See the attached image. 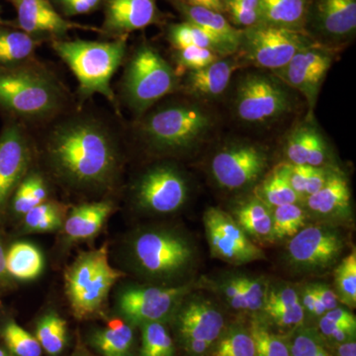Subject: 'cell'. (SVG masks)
<instances>
[{
    "label": "cell",
    "instance_id": "obj_1",
    "mask_svg": "<svg viewBox=\"0 0 356 356\" xmlns=\"http://www.w3.org/2000/svg\"><path fill=\"white\" fill-rule=\"evenodd\" d=\"M46 154L56 175L79 189L108 186L120 163L113 133L89 117H76L56 126L47 140Z\"/></svg>",
    "mask_w": 356,
    "mask_h": 356
},
{
    "label": "cell",
    "instance_id": "obj_2",
    "mask_svg": "<svg viewBox=\"0 0 356 356\" xmlns=\"http://www.w3.org/2000/svg\"><path fill=\"white\" fill-rule=\"evenodd\" d=\"M64 89L50 72L29 64L0 67V108L26 120L50 118L63 108Z\"/></svg>",
    "mask_w": 356,
    "mask_h": 356
},
{
    "label": "cell",
    "instance_id": "obj_3",
    "mask_svg": "<svg viewBox=\"0 0 356 356\" xmlns=\"http://www.w3.org/2000/svg\"><path fill=\"white\" fill-rule=\"evenodd\" d=\"M53 48L76 76L81 96L98 93L116 104L110 81L125 57L126 36L111 42L56 41Z\"/></svg>",
    "mask_w": 356,
    "mask_h": 356
},
{
    "label": "cell",
    "instance_id": "obj_4",
    "mask_svg": "<svg viewBox=\"0 0 356 356\" xmlns=\"http://www.w3.org/2000/svg\"><path fill=\"white\" fill-rule=\"evenodd\" d=\"M213 118L193 103H172L149 112L140 124L142 139L159 153H181L197 146L210 133Z\"/></svg>",
    "mask_w": 356,
    "mask_h": 356
},
{
    "label": "cell",
    "instance_id": "obj_5",
    "mask_svg": "<svg viewBox=\"0 0 356 356\" xmlns=\"http://www.w3.org/2000/svg\"><path fill=\"white\" fill-rule=\"evenodd\" d=\"M122 276L124 273L110 264L106 245L81 252L65 274V295L74 317L86 320L100 313Z\"/></svg>",
    "mask_w": 356,
    "mask_h": 356
},
{
    "label": "cell",
    "instance_id": "obj_6",
    "mask_svg": "<svg viewBox=\"0 0 356 356\" xmlns=\"http://www.w3.org/2000/svg\"><path fill=\"white\" fill-rule=\"evenodd\" d=\"M177 88V72L156 49L145 44L136 50L122 83L124 98L134 112L144 114Z\"/></svg>",
    "mask_w": 356,
    "mask_h": 356
},
{
    "label": "cell",
    "instance_id": "obj_7",
    "mask_svg": "<svg viewBox=\"0 0 356 356\" xmlns=\"http://www.w3.org/2000/svg\"><path fill=\"white\" fill-rule=\"evenodd\" d=\"M193 254L184 236L168 229L140 232L131 243L136 266L154 278H170L182 273L191 264Z\"/></svg>",
    "mask_w": 356,
    "mask_h": 356
},
{
    "label": "cell",
    "instance_id": "obj_8",
    "mask_svg": "<svg viewBox=\"0 0 356 356\" xmlns=\"http://www.w3.org/2000/svg\"><path fill=\"white\" fill-rule=\"evenodd\" d=\"M314 44L304 31L259 24L245 28L238 51L250 64L261 69L280 70L302 49Z\"/></svg>",
    "mask_w": 356,
    "mask_h": 356
},
{
    "label": "cell",
    "instance_id": "obj_9",
    "mask_svg": "<svg viewBox=\"0 0 356 356\" xmlns=\"http://www.w3.org/2000/svg\"><path fill=\"white\" fill-rule=\"evenodd\" d=\"M278 79L261 74L243 77L236 88V113L245 123L273 122L291 111L293 98Z\"/></svg>",
    "mask_w": 356,
    "mask_h": 356
},
{
    "label": "cell",
    "instance_id": "obj_10",
    "mask_svg": "<svg viewBox=\"0 0 356 356\" xmlns=\"http://www.w3.org/2000/svg\"><path fill=\"white\" fill-rule=\"evenodd\" d=\"M211 252L215 257L234 264L264 259V252L231 215L219 208H209L203 218Z\"/></svg>",
    "mask_w": 356,
    "mask_h": 356
},
{
    "label": "cell",
    "instance_id": "obj_11",
    "mask_svg": "<svg viewBox=\"0 0 356 356\" xmlns=\"http://www.w3.org/2000/svg\"><path fill=\"white\" fill-rule=\"evenodd\" d=\"M189 286H131L119 293L118 309L134 324L163 322L177 309Z\"/></svg>",
    "mask_w": 356,
    "mask_h": 356
},
{
    "label": "cell",
    "instance_id": "obj_12",
    "mask_svg": "<svg viewBox=\"0 0 356 356\" xmlns=\"http://www.w3.org/2000/svg\"><path fill=\"white\" fill-rule=\"evenodd\" d=\"M135 192L137 202L143 209L156 214H170L186 202L188 186L177 168L158 165L142 175Z\"/></svg>",
    "mask_w": 356,
    "mask_h": 356
},
{
    "label": "cell",
    "instance_id": "obj_13",
    "mask_svg": "<svg viewBox=\"0 0 356 356\" xmlns=\"http://www.w3.org/2000/svg\"><path fill=\"white\" fill-rule=\"evenodd\" d=\"M267 168V156L259 147L248 144H235L224 147L215 154L211 172L217 184L229 191L254 184Z\"/></svg>",
    "mask_w": 356,
    "mask_h": 356
},
{
    "label": "cell",
    "instance_id": "obj_14",
    "mask_svg": "<svg viewBox=\"0 0 356 356\" xmlns=\"http://www.w3.org/2000/svg\"><path fill=\"white\" fill-rule=\"evenodd\" d=\"M334 56L329 49L314 43L299 51L284 67L274 74L283 83L302 93L312 110L331 69Z\"/></svg>",
    "mask_w": 356,
    "mask_h": 356
},
{
    "label": "cell",
    "instance_id": "obj_15",
    "mask_svg": "<svg viewBox=\"0 0 356 356\" xmlns=\"http://www.w3.org/2000/svg\"><path fill=\"white\" fill-rule=\"evenodd\" d=\"M343 236L327 226H308L300 229L288 243L290 261L302 268H324L331 266L343 250Z\"/></svg>",
    "mask_w": 356,
    "mask_h": 356
},
{
    "label": "cell",
    "instance_id": "obj_16",
    "mask_svg": "<svg viewBox=\"0 0 356 356\" xmlns=\"http://www.w3.org/2000/svg\"><path fill=\"white\" fill-rule=\"evenodd\" d=\"M30 163L31 147L24 131L17 124L7 126L0 135V213L27 175Z\"/></svg>",
    "mask_w": 356,
    "mask_h": 356
},
{
    "label": "cell",
    "instance_id": "obj_17",
    "mask_svg": "<svg viewBox=\"0 0 356 356\" xmlns=\"http://www.w3.org/2000/svg\"><path fill=\"white\" fill-rule=\"evenodd\" d=\"M178 331L184 346L205 343L212 346L221 337L225 327L221 312L205 299H192L179 312Z\"/></svg>",
    "mask_w": 356,
    "mask_h": 356
},
{
    "label": "cell",
    "instance_id": "obj_18",
    "mask_svg": "<svg viewBox=\"0 0 356 356\" xmlns=\"http://www.w3.org/2000/svg\"><path fill=\"white\" fill-rule=\"evenodd\" d=\"M325 38L343 41L356 30V0H316L308 21Z\"/></svg>",
    "mask_w": 356,
    "mask_h": 356
},
{
    "label": "cell",
    "instance_id": "obj_19",
    "mask_svg": "<svg viewBox=\"0 0 356 356\" xmlns=\"http://www.w3.org/2000/svg\"><path fill=\"white\" fill-rule=\"evenodd\" d=\"M15 7L18 25L30 35L40 33L63 35L72 29H93L70 22L62 17L47 0H9Z\"/></svg>",
    "mask_w": 356,
    "mask_h": 356
},
{
    "label": "cell",
    "instance_id": "obj_20",
    "mask_svg": "<svg viewBox=\"0 0 356 356\" xmlns=\"http://www.w3.org/2000/svg\"><path fill=\"white\" fill-rule=\"evenodd\" d=\"M156 15L154 0H108L105 13V32L126 36V33L153 24Z\"/></svg>",
    "mask_w": 356,
    "mask_h": 356
},
{
    "label": "cell",
    "instance_id": "obj_21",
    "mask_svg": "<svg viewBox=\"0 0 356 356\" xmlns=\"http://www.w3.org/2000/svg\"><path fill=\"white\" fill-rule=\"evenodd\" d=\"M238 60L222 58L203 69L191 70L184 81L185 92L194 97L212 99L219 97L228 88Z\"/></svg>",
    "mask_w": 356,
    "mask_h": 356
},
{
    "label": "cell",
    "instance_id": "obj_22",
    "mask_svg": "<svg viewBox=\"0 0 356 356\" xmlns=\"http://www.w3.org/2000/svg\"><path fill=\"white\" fill-rule=\"evenodd\" d=\"M177 7L187 22L198 26L216 40L226 56L234 55L238 51L242 30L236 29L222 13L203 7L189 6L185 2H179Z\"/></svg>",
    "mask_w": 356,
    "mask_h": 356
},
{
    "label": "cell",
    "instance_id": "obj_23",
    "mask_svg": "<svg viewBox=\"0 0 356 356\" xmlns=\"http://www.w3.org/2000/svg\"><path fill=\"white\" fill-rule=\"evenodd\" d=\"M113 211L110 201L84 203L72 208L63 225L65 236L70 242L91 240L102 231Z\"/></svg>",
    "mask_w": 356,
    "mask_h": 356
},
{
    "label": "cell",
    "instance_id": "obj_24",
    "mask_svg": "<svg viewBox=\"0 0 356 356\" xmlns=\"http://www.w3.org/2000/svg\"><path fill=\"white\" fill-rule=\"evenodd\" d=\"M351 192L343 175L332 172L324 186L306 198L312 212L322 217H344L350 209Z\"/></svg>",
    "mask_w": 356,
    "mask_h": 356
},
{
    "label": "cell",
    "instance_id": "obj_25",
    "mask_svg": "<svg viewBox=\"0 0 356 356\" xmlns=\"http://www.w3.org/2000/svg\"><path fill=\"white\" fill-rule=\"evenodd\" d=\"M309 8V0H259L261 23L303 31Z\"/></svg>",
    "mask_w": 356,
    "mask_h": 356
},
{
    "label": "cell",
    "instance_id": "obj_26",
    "mask_svg": "<svg viewBox=\"0 0 356 356\" xmlns=\"http://www.w3.org/2000/svg\"><path fill=\"white\" fill-rule=\"evenodd\" d=\"M235 221L248 236L261 243L274 242L273 209L257 196L247 199L235 210Z\"/></svg>",
    "mask_w": 356,
    "mask_h": 356
},
{
    "label": "cell",
    "instance_id": "obj_27",
    "mask_svg": "<svg viewBox=\"0 0 356 356\" xmlns=\"http://www.w3.org/2000/svg\"><path fill=\"white\" fill-rule=\"evenodd\" d=\"M44 257L36 245L27 242L13 243L6 252L7 275L20 281L36 280L43 273Z\"/></svg>",
    "mask_w": 356,
    "mask_h": 356
},
{
    "label": "cell",
    "instance_id": "obj_28",
    "mask_svg": "<svg viewBox=\"0 0 356 356\" xmlns=\"http://www.w3.org/2000/svg\"><path fill=\"white\" fill-rule=\"evenodd\" d=\"M91 343L102 356H129L134 344L133 329L120 318H114L92 334Z\"/></svg>",
    "mask_w": 356,
    "mask_h": 356
},
{
    "label": "cell",
    "instance_id": "obj_29",
    "mask_svg": "<svg viewBox=\"0 0 356 356\" xmlns=\"http://www.w3.org/2000/svg\"><path fill=\"white\" fill-rule=\"evenodd\" d=\"M254 196L270 208L299 203L301 201L288 181L284 163H281L267 175L266 179L257 187Z\"/></svg>",
    "mask_w": 356,
    "mask_h": 356
},
{
    "label": "cell",
    "instance_id": "obj_30",
    "mask_svg": "<svg viewBox=\"0 0 356 356\" xmlns=\"http://www.w3.org/2000/svg\"><path fill=\"white\" fill-rule=\"evenodd\" d=\"M40 43L28 33L0 30V67L25 63Z\"/></svg>",
    "mask_w": 356,
    "mask_h": 356
},
{
    "label": "cell",
    "instance_id": "obj_31",
    "mask_svg": "<svg viewBox=\"0 0 356 356\" xmlns=\"http://www.w3.org/2000/svg\"><path fill=\"white\" fill-rule=\"evenodd\" d=\"M47 198L48 186L43 177L36 172L27 173L11 198L13 214L23 218L33 208L47 201Z\"/></svg>",
    "mask_w": 356,
    "mask_h": 356
},
{
    "label": "cell",
    "instance_id": "obj_32",
    "mask_svg": "<svg viewBox=\"0 0 356 356\" xmlns=\"http://www.w3.org/2000/svg\"><path fill=\"white\" fill-rule=\"evenodd\" d=\"M36 339L42 350L49 355H60L67 343V325L65 318L55 311L44 314L37 324Z\"/></svg>",
    "mask_w": 356,
    "mask_h": 356
},
{
    "label": "cell",
    "instance_id": "obj_33",
    "mask_svg": "<svg viewBox=\"0 0 356 356\" xmlns=\"http://www.w3.org/2000/svg\"><path fill=\"white\" fill-rule=\"evenodd\" d=\"M23 219V229L26 233H51L63 228L65 216L60 204L44 201L30 210Z\"/></svg>",
    "mask_w": 356,
    "mask_h": 356
},
{
    "label": "cell",
    "instance_id": "obj_34",
    "mask_svg": "<svg viewBox=\"0 0 356 356\" xmlns=\"http://www.w3.org/2000/svg\"><path fill=\"white\" fill-rule=\"evenodd\" d=\"M168 39L177 50L187 48V47H199V48L209 49L219 54L221 57H227L222 47L216 40L211 37L207 32L204 31L198 26L191 22L180 23L172 25L168 30Z\"/></svg>",
    "mask_w": 356,
    "mask_h": 356
},
{
    "label": "cell",
    "instance_id": "obj_35",
    "mask_svg": "<svg viewBox=\"0 0 356 356\" xmlns=\"http://www.w3.org/2000/svg\"><path fill=\"white\" fill-rule=\"evenodd\" d=\"M271 209L274 240L291 238L305 226L306 213L299 203L288 204Z\"/></svg>",
    "mask_w": 356,
    "mask_h": 356
},
{
    "label": "cell",
    "instance_id": "obj_36",
    "mask_svg": "<svg viewBox=\"0 0 356 356\" xmlns=\"http://www.w3.org/2000/svg\"><path fill=\"white\" fill-rule=\"evenodd\" d=\"M1 337L13 356L42 355V348L36 337H33L15 321H7L2 327Z\"/></svg>",
    "mask_w": 356,
    "mask_h": 356
},
{
    "label": "cell",
    "instance_id": "obj_37",
    "mask_svg": "<svg viewBox=\"0 0 356 356\" xmlns=\"http://www.w3.org/2000/svg\"><path fill=\"white\" fill-rule=\"evenodd\" d=\"M142 356H175V346L163 322L142 325Z\"/></svg>",
    "mask_w": 356,
    "mask_h": 356
},
{
    "label": "cell",
    "instance_id": "obj_38",
    "mask_svg": "<svg viewBox=\"0 0 356 356\" xmlns=\"http://www.w3.org/2000/svg\"><path fill=\"white\" fill-rule=\"evenodd\" d=\"M212 356H255L254 339L243 327H233L220 339Z\"/></svg>",
    "mask_w": 356,
    "mask_h": 356
},
{
    "label": "cell",
    "instance_id": "obj_39",
    "mask_svg": "<svg viewBox=\"0 0 356 356\" xmlns=\"http://www.w3.org/2000/svg\"><path fill=\"white\" fill-rule=\"evenodd\" d=\"M250 332L254 339L255 356H291L290 344L266 325L254 322Z\"/></svg>",
    "mask_w": 356,
    "mask_h": 356
},
{
    "label": "cell",
    "instance_id": "obj_40",
    "mask_svg": "<svg viewBox=\"0 0 356 356\" xmlns=\"http://www.w3.org/2000/svg\"><path fill=\"white\" fill-rule=\"evenodd\" d=\"M337 298L350 308L356 306V254L355 250L339 264L336 270Z\"/></svg>",
    "mask_w": 356,
    "mask_h": 356
},
{
    "label": "cell",
    "instance_id": "obj_41",
    "mask_svg": "<svg viewBox=\"0 0 356 356\" xmlns=\"http://www.w3.org/2000/svg\"><path fill=\"white\" fill-rule=\"evenodd\" d=\"M225 13L232 23L243 29L261 23L259 0H225Z\"/></svg>",
    "mask_w": 356,
    "mask_h": 356
},
{
    "label": "cell",
    "instance_id": "obj_42",
    "mask_svg": "<svg viewBox=\"0 0 356 356\" xmlns=\"http://www.w3.org/2000/svg\"><path fill=\"white\" fill-rule=\"evenodd\" d=\"M316 131L317 130L313 127L303 126L296 129L290 135L286 145V156L289 163L306 165L307 156Z\"/></svg>",
    "mask_w": 356,
    "mask_h": 356
},
{
    "label": "cell",
    "instance_id": "obj_43",
    "mask_svg": "<svg viewBox=\"0 0 356 356\" xmlns=\"http://www.w3.org/2000/svg\"><path fill=\"white\" fill-rule=\"evenodd\" d=\"M222 58L224 57H221L214 51L199 47H187L177 50L175 53L177 64L182 70H187L189 72L203 69Z\"/></svg>",
    "mask_w": 356,
    "mask_h": 356
},
{
    "label": "cell",
    "instance_id": "obj_44",
    "mask_svg": "<svg viewBox=\"0 0 356 356\" xmlns=\"http://www.w3.org/2000/svg\"><path fill=\"white\" fill-rule=\"evenodd\" d=\"M291 356H330L321 337L313 330L299 332L290 344Z\"/></svg>",
    "mask_w": 356,
    "mask_h": 356
},
{
    "label": "cell",
    "instance_id": "obj_45",
    "mask_svg": "<svg viewBox=\"0 0 356 356\" xmlns=\"http://www.w3.org/2000/svg\"><path fill=\"white\" fill-rule=\"evenodd\" d=\"M264 312L276 325L283 327H298L303 324L305 310L301 302L289 305L264 307Z\"/></svg>",
    "mask_w": 356,
    "mask_h": 356
},
{
    "label": "cell",
    "instance_id": "obj_46",
    "mask_svg": "<svg viewBox=\"0 0 356 356\" xmlns=\"http://www.w3.org/2000/svg\"><path fill=\"white\" fill-rule=\"evenodd\" d=\"M242 283L247 311L257 312L264 309L269 291L266 280L242 276Z\"/></svg>",
    "mask_w": 356,
    "mask_h": 356
},
{
    "label": "cell",
    "instance_id": "obj_47",
    "mask_svg": "<svg viewBox=\"0 0 356 356\" xmlns=\"http://www.w3.org/2000/svg\"><path fill=\"white\" fill-rule=\"evenodd\" d=\"M318 327L325 337L336 343H346V341H353L355 337L356 325L334 322L325 318V316L321 318Z\"/></svg>",
    "mask_w": 356,
    "mask_h": 356
},
{
    "label": "cell",
    "instance_id": "obj_48",
    "mask_svg": "<svg viewBox=\"0 0 356 356\" xmlns=\"http://www.w3.org/2000/svg\"><path fill=\"white\" fill-rule=\"evenodd\" d=\"M285 170L288 181L291 185L293 191L296 192L297 195L301 200L306 197V185L310 173L311 166L307 165H292V163H284Z\"/></svg>",
    "mask_w": 356,
    "mask_h": 356
},
{
    "label": "cell",
    "instance_id": "obj_49",
    "mask_svg": "<svg viewBox=\"0 0 356 356\" xmlns=\"http://www.w3.org/2000/svg\"><path fill=\"white\" fill-rule=\"evenodd\" d=\"M222 293L228 300L232 308L238 311H247L245 296H243L242 276L227 281L222 285Z\"/></svg>",
    "mask_w": 356,
    "mask_h": 356
},
{
    "label": "cell",
    "instance_id": "obj_50",
    "mask_svg": "<svg viewBox=\"0 0 356 356\" xmlns=\"http://www.w3.org/2000/svg\"><path fill=\"white\" fill-rule=\"evenodd\" d=\"M327 145H325V140H323L321 134L316 131L308 156H307L306 165L315 166V168H323L327 159Z\"/></svg>",
    "mask_w": 356,
    "mask_h": 356
},
{
    "label": "cell",
    "instance_id": "obj_51",
    "mask_svg": "<svg viewBox=\"0 0 356 356\" xmlns=\"http://www.w3.org/2000/svg\"><path fill=\"white\" fill-rule=\"evenodd\" d=\"M332 172V170H327L324 166L323 168L311 166L310 173H309L308 180H307L305 199L324 186Z\"/></svg>",
    "mask_w": 356,
    "mask_h": 356
},
{
    "label": "cell",
    "instance_id": "obj_52",
    "mask_svg": "<svg viewBox=\"0 0 356 356\" xmlns=\"http://www.w3.org/2000/svg\"><path fill=\"white\" fill-rule=\"evenodd\" d=\"M67 15H79L95 10L102 0H58Z\"/></svg>",
    "mask_w": 356,
    "mask_h": 356
},
{
    "label": "cell",
    "instance_id": "obj_53",
    "mask_svg": "<svg viewBox=\"0 0 356 356\" xmlns=\"http://www.w3.org/2000/svg\"><path fill=\"white\" fill-rule=\"evenodd\" d=\"M312 287H313L316 296L320 300L321 303L324 305L327 312L337 308L339 305V298H337V293L331 288L325 284H313Z\"/></svg>",
    "mask_w": 356,
    "mask_h": 356
},
{
    "label": "cell",
    "instance_id": "obj_54",
    "mask_svg": "<svg viewBox=\"0 0 356 356\" xmlns=\"http://www.w3.org/2000/svg\"><path fill=\"white\" fill-rule=\"evenodd\" d=\"M325 318L329 320L334 321V322L341 323V324L356 325V318L350 311L344 310V309L337 308L332 309L331 311H327L325 314Z\"/></svg>",
    "mask_w": 356,
    "mask_h": 356
},
{
    "label": "cell",
    "instance_id": "obj_55",
    "mask_svg": "<svg viewBox=\"0 0 356 356\" xmlns=\"http://www.w3.org/2000/svg\"><path fill=\"white\" fill-rule=\"evenodd\" d=\"M185 3L189 6L203 7L217 13H225V0H185Z\"/></svg>",
    "mask_w": 356,
    "mask_h": 356
},
{
    "label": "cell",
    "instance_id": "obj_56",
    "mask_svg": "<svg viewBox=\"0 0 356 356\" xmlns=\"http://www.w3.org/2000/svg\"><path fill=\"white\" fill-rule=\"evenodd\" d=\"M317 301V296H316L312 285L306 287V289L304 290L303 295H302V298H300V302H301L304 310L309 312L312 315H315V307Z\"/></svg>",
    "mask_w": 356,
    "mask_h": 356
},
{
    "label": "cell",
    "instance_id": "obj_57",
    "mask_svg": "<svg viewBox=\"0 0 356 356\" xmlns=\"http://www.w3.org/2000/svg\"><path fill=\"white\" fill-rule=\"evenodd\" d=\"M339 356H356V343L355 339L339 343L337 348Z\"/></svg>",
    "mask_w": 356,
    "mask_h": 356
},
{
    "label": "cell",
    "instance_id": "obj_58",
    "mask_svg": "<svg viewBox=\"0 0 356 356\" xmlns=\"http://www.w3.org/2000/svg\"><path fill=\"white\" fill-rule=\"evenodd\" d=\"M6 252L4 250L3 245L0 242V280H3L7 275L6 266Z\"/></svg>",
    "mask_w": 356,
    "mask_h": 356
},
{
    "label": "cell",
    "instance_id": "obj_59",
    "mask_svg": "<svg viewBox=\"0 0 356 356\" xmlns=\"http://www.w3.org/2000/svg\"><path fill=\"white\" fill-rule=\"evenodd\" d=\"M0 356H11L7 351L4 350L3 348H0Z\"/></svg>",
    "mask_w": 356,
    "mask_h": 356
},
{
    "label": "cell",
    "instance_id": "obj_60",
    "mask_svg": "<svg viewBox=\"0 0 356 356\" xmlns=\"http://www.w3.org/2000/svg\"><path fill=\"white\" fill-rule=\"evenodd\" d=\"M74 356H89V355H86V353H79V355H76Z\"/></svg>",
    "mask_w": 356,
    "mask_h": 356
}]
</instances>
